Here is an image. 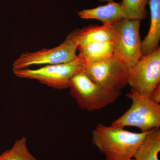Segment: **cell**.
<instances>
[{
    "mask_svg": "<svg viewBox=\"0 0 160 160\" xmlns=\"http://www.w3.org/2000/svg\"><path fill=\"white\" fill-rule=\"evenodd\" d=\"M115 36L112 26H89L77 29L75 40L78 46L98 42H113Z\"/></svg>",
    "mask_w": 160,
    "mask_h": 160,
    "instance_id": "12",
    "label": "cell"
},
{
    "mask_svg": "<svg viewBox=\"0 0 160 160\" xmlns=\"http://www.w3.org/2000/svg\"><path fill=\"white\" fill-rule=\"evenodd\" d=\"M27 141L24 136L16 140L11 148L0 155V160H37L29 151Z\"/></svg>",
    "mask_w": 160,
    "mask_h": 160,
    "instance_id": "14",
    "label": "cell"
},
{
    "mask_svg": "<svg viewBox=\"0 0 160 160\" xmlns=\"http://www.w3.org/2000/svg\"><path fill=\"white\" fill-rule=\"evenodd\" d=\"M84 70V64L78 56L75 59L68 63L46 65L37 69L28 68L13 72L18 78L37 80L53 89H64L69 88L72 78Z\"/></svg>",
    "mask_w": 160,
    "mask_h": 160,
    "instance_id": "6",
    "label": "cell"
},
{
    "mask_svg": "<svg viewBox=\"0 0 160 160\" xmlns=\"http://www.w3.org/2000/svg\"><path fill=\"white\" fill-rule=\"evenodd\" d=\"M76 32L77 29L71 32L61 45L55 48L22 53L12 64V71L38 65L64 64L75 59L78 48L75 40Z\"/></svg>",
    "mask_w": 160,
    "mask_h": 160,
    "instance_id": "5",
    "label": "cell"
},
{
    "mask_svg": "<svg viewBox=\"0 0 160 160\" xmlns=\"http://www.w3.org/2000/svg\"><path fill=\"white\" fill-rule=\"evenodd\" d=\"M160 83V48L143 56L129 71L128 84L139 94L149 97Z\"/></svg>",
    "mask_w": 160,
    "mask_h": 160,
    "instance_id": "7",
    "label": "cell"
},
{
    "mask_svg": "<svg viewBox=\"0 0 160 160\" xmlns=\"http://www.w3.org/2000/svg\"><path fill=\"white\" fill-rule=\"evenodd\" d=\"M148 132H133L123 127L98 124L92 142L105 156V160H132Z\"/></svg>",
    "mask_w": 160,
    "mask_h": 160,
    "instance_id": "1",
    "label": "cell"
},
{
    "mask_svg": "<svg viewBox=\"0 0 160 160\" xmlns=\"http://www.w3.org/2000/svg\"><path fill=\"white\" fill-rule=\"evenodd\" d=\"M152 102L157 104L160 103V85L155 88L149 97Z\"/></svg>",
    "mask_w": 160,
    "mask_h": 160,
    "instance_id": "16",
    "label": "cell"
},
{
    "mask_svg": "<svg viewBox=\"0 0 160 160\" xmlns=\"http://www.w3.org/2000/svg\"><path fill=\"white\" fill-rule=\"evenodd\" d=\"M150 26L149 32L142 42V56L150 54L158 48L160 40V0H149Z\"/></svg>",
    "mask_w": 160,
    "mask_h": 160,
    "instance_id": "10",
    "label": "cell"
},
{
    "mask_svg": "<svg viewBox=\"0 0 160 160\" xmlns=\"http://www.w3.org/2000/svg\"><path fill=\"white\" fill-rule=\"evenodd\" d=\"M131 99V107L122 116L115 120L111 126L124 127L132 126L141 132H146L160 127V105L149 97L139 94L133 89L126 95Z\"/></svg>",
    "mask_w": 160,
    "mask_h": 160,
    "instance_id": "3",
    "label": "cell"
},
{
    "mask_svg": "<svg viewBox=\"0 0 160 160\" xmlns=\"http://www.w3.org/2000/svg\"><path fill=\"white\" fill-rule=\"evenodd\" d=\"M132 160H134V159H132Z\"/></svg>",
    "mask_w": 160,
    "mask_h": 160,
    "instance_id": "18",
    "label": "cell"
},
{
    "mask_svg": "<svg viewBox=\"0 0 160 160\" xmlns=\"http://www.w3.org/2000/svg\"><path fill=\"white\" fill-rule=\"evenodd\" d=\"M149 0H122V3L126 19L130 20H142L147 17L146 6Z\"/></svg>",
    "mask_w": 160,
    "mask_h": 160,
    "instance_id": "15",
    "label": "cell"
},
{
    "mask_svg": "<svg viewBox=\"0 0 160 160\" xmlns=\"http://www.w3.org/2000/svg\"><path fill=\"white\" fill-rule=\"evenodd\" d=\"M84 68L91 79L109 89L121 91L128 84L130 71L114 54L102 62L84 64Z\"/></svg>",
    "mask_w": 160,
    "mask_h": 160,
    "instance_id": "8",
    "label": "cell"
},
{
    "mask_svg": "<svg viewBox=\"0 0 160 160\" xmlns=\"http://www.w3.org/2000/svg\"><path fill=\"white\" fill-rule=\"evenodd\" d=\"M78 50L83 64L98 62L113 55L114 43L112 41L91 43L78 46Z\"/></svg>",
    "mask_w": 160,
    "mask_h": 160,
    "instance_id": "11",
    "label": "cell"
},
{
    "mask_svg": "<svg viewBox=\"0 0 160 160\" xmlns=\"http://www.w3.org/2000/svg\"><path fill=\"white\" fill-rule=\"evenodd\" d=\"M140 24L138 20L123 19L112 25L115 35L113 54L129 71L143 56Z\"/></svg>",
    "mask_w": 160,
    "mask_h": 160,
    "instance_id": "4",
    "label": "cell"
},
{
    "mask_svg": "<svg viewBox=\"0 0 160 160\" xmlns=\"http://www.w3.org/2000/svg\"><path fill=\"white\" fill-rule=\"evenodd\" d=\"M100 2H110L112 1H114V0H98Z\"/></svg>",
    "mask_w": 160,
    "mask_h": 160,
    "instance_id": "17",
    "label": "cell"
},
{
    "mask_svg": "<svg viewBox=\"0 0 160 160\" xmlns=\"http://www.w3.org/2000/svg\"><path fill=\"white\" fill-rule=\"evenodd\" d=\"M160 151V129L158 128L149 131L133 159L134 160H159Z\"/></svg>",
    "mask_w": 160,
    "mask_h": 160,
    "instance_id": "13",
    "label": "cell"
},
{
    "mask_svg": "<svg viewBox=\"0 0 160 160\" xmlns=\"http://www.w3.org/2000/svg\"><path fill=\"white\" fill-rule=\"evenodd\" d=\"M69 88L71 96L80 108L88 111L99 110L112 104L121 94V91L109 89L96 82L84 70L72 78Z\"/></svg>",
    "mask_w": 160,
    "mask_h": 160,
    "instance_id": "2",
    "label": "cell"
},
{
    "mask_svg": "<svg viewBox=\"0 0 160 160\" xmlns=\"http://www.w3.org/2000/svg\"><path fill=\"white\" fill-rule=\"evenodd\" d=\"M83 19L99 20L106 26H112L120 20L126 19V15L122 3L114 1L93 9H83L78 12Z\"/></svg>",
    "mask_w": 160,
    "mask_h": 160,
    "instance_id": "9",
    "label": "cell"
}]
</instances>
